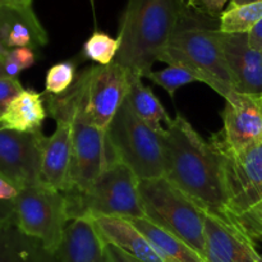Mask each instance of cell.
I'll list each match as a JSON object with an SVG mask.
<instances>
[{"label": "cell", "instance_id": "21", "mask_svg": "<svg viewBox=\"0 0 262 262\" xmlns=\"http://www.w3.org/2000/svg\"><path fill=\"white\" fill-rule=\"evenodd\" d=\"M137 228L138 232L147 239L163 262H206L200 253L187 243L158 227L146 217L127 219Z\"/></svg>", "mask_w": 262, "mask_h": 262}, {"label": "cell", "instance_id": "35", "mask_svg": "<svg viewBox=\"0 0 262 262\" xmlns=\"http://www.w3.org/2000/svg\"><path fill=\"white\" fill-rule=\"evenodd\" d=\"M256 2H262V0H232L229 3V5H242V4H248V3H256Z\"/></svg>", "mask_w": 262, "mask_h": 262}, {"label": "cell", "instance_id": "19", "mask_svg": "<svg viewBox=\"0 0 262 262\" xmlns=\"http://www.w3.org/2000/svg\"><path fill=\"white\" fill-rule=\"evenodd\" d=\"M0 262H59V258L14 222H8L0 224Z\"/></svg>", "mask_w": 262, "mask_h": 262}, {"label": "cell", "instance_id": "1", "mask_svg": "<svg viewBox=\"0 0 262 262\" xmlns=\"http://www.w3.org/2000/svg\"><path fill=\"white\" fill-rule=\"evenodd\" d=\"M165 178L178 187L206 215L241 228L228 205L222 159L191 123L177 115L165 127ZM242 229V228H241Z\"/></svg>", "mask_w": 262, "mask_h": 262}, {"label": "cell", "instance_id": "32", "mask_svg": "<svg viewBox=\"0 0 262 262\" xmlns=\"http://www.w3.org/2000/svg\"><path fill=\"white\" fill-rule=\"evenodd\" d=\"M248 43L252 49L262 51V19L248 33Z\"/></svg>", "mask_w": 262, "mask_h": 262}, {"label": "cell", "instance_id": "7", "mask_svg": "<svg viewBox=\"0 0 262 262\" xmlns=\"http://www.w3.org/2000/svg\"><path fill=\"white\" fill-rule=\"evenodd\" d=\"M107 135L120 163L125 164L140 181L165 176V133L155 132L145 124L127 101L107 128Z\"/></svg>", "mask_w": 262, "mask_h": 262}, {"label": "cell", "instance_id": "18", "mask_svg": "<svg viewBox=\"0 0 262 262\" xmlns=\"http://www.w3.org/2000/svg\"><path fill=\"white\" fill-rule=\"evenodd\" d=\"M56 256L59 262H107L105 243L90 219L69 222Z\"/></svg>", "mask_w": 262, "mask_h": 262}, {"label": "cell", "instance_id": "31", "mask_svg": "<svg viewBox=\"0 0 262 262\" xmlns=\"http://www.w3.org/2000/svg\"><path fill=\"white\" fill-rule=\"evenodd\" d=\"M105 253H106L107 262H145L124 252V251L119 250V248L114 247V246L106 245V243H105Z\"/></svg>", "mask_w": 262, "mask_h": 262}, {"label": "cell", "instance_id": "11", "mask_svg": "<svg viewBox=\"0 0 262 262\" xmlns=\"http://www.w3.org/2000/svg\"><path fill=\"white\" fill-rule=\"evenodd\" d=\"M38 132L0 128V176L18 189L41 184V143Z\"/></svg>", "mask_w": 262, "mask_h": 262}, {"label": "cell", "instance_id": "6", "mask_svg": "<svg viewBox=\"0 0 262 262\" xmlns=\"http://www.w3.org/2000/svg\"><path fill=\"white\" fill-rule=\"evenodd\" d=\"M145 217L205 258V212L165 177L140 181Z\"/></svg>", "mask_w": 262, "mask_h": 262}, {"label": "cell", "instance_id": "34", "mask_svg": "<svg viewBox=\"0 0 262 262\" xmlns=\"http://www.w3.org/2000/svg\"><path fill=\"white\" fill-rule=\"evenodd\" d=\"M0 7L9 8H32V0H0Z\"/></svg>", "mask_w": 262, "mask_h": 262}, {"label": "cell", "instance_id": "3", "mask_svg": "<svg viewBox=\"0 0 262 262\" xmlns=\"http://www.w3.org/2000/svg\"><path fill=\"white\" fill-rule=\"evenodd\" d=\"M130 86V72L113 61L109 66H94L77 76L71 89L63 95L43 92L48 114L77 117L101 130H107L124 104Z\"/></svg>", "mask_w": 262, "mask_h": 262}, {"label": "cell", "instance_id": "37", "mask_svg": "<svg viewBox=\"0 0 262 262\" xmlns=\"http://www.w3.org/2000/svg\"><path fill=\"white\" fill-rule=\"evenodd\" d=\"M5 76V72H4V67H3V61L2 58H0V77Z\"/></svg>", "mask_w": 262, "mask_h": 262}, {"label": "cell", "instance_id": "10", "mask_svg": "<svg viewBox=\"0 0 262 262\" xmlns=\"http://www.w3.org/2000/svg\"><path fill=\"white\" fill-rule=\"evenodd\" d=\"M118 161L107 130L72 117V160L66 192L83 191Z\"/></svg>", "mask_w": 262, "mask_h": 262}, {"label": "cell", "instance_id": "14", "mask_svg": "<svg viewBox=\"0 0 262 262\" xmlns=\"http://www.w3.org/2000/svg\"><path fill=\"white\" fill-rule=\"evenodd\" d=\"M206 262H262L255 242L241 228L205 215Z\"/></svg>", "mask_w": 262, "mask_h": 262}, {"label": "cell", "instance_id": "38", "mask_svg": "<svg viewBox=\"0 0 262 262\" xmlns=\"http://www.w3.org/2000/svg\"><path fill=\"white\" fill-rule=\"evenodd\" d=\"M187 2H188V0H186V3H187Z\"/></svg>", "mask_w": 262, "mask_h": 262}, {"label": "cell", "instance_id": "36", "mask_svg": "<svg viewBox=\"0 0 262 262\" xmlns=\"http://www.w3.org/2000/svg\"><path fill=\"white\" fill-rule=\"evenodd\" d=\"M8 50H9V49H7L4 45H3L2 42H0V58H3V56H4L5 54H7Z\"/></svg>", "mask_w": 262, "mask_h": 262}, {"label": "cell", "instance_id": "4", "mask_svg": "<svg viewBox=\"0 0 262 262\" xmlns=\"http://www.w3.org/2000/svg\"><path fill=\"white\" fill-rule=\"evenodd\" d=\"M183 18L168 45L159 54L158 61L188 69L196 74L200 82L227 99L234 91V86L220 42L219 30L186 26Z\"/></svg>", "mask_w": 262, "mask_h": 262}, {"label": "cell", "instance_id": "22", "mask_svg": "<svg viewBox=\"0 0 262 262\" xmlns=\"http://www.w3.org/2000/svg\"><path fill=\"white\" fill-rule=\"evenodd\" d=\"M125 101L136 117L140 118L145 124L155 132L161 135L165 133V127L171 122V118L151 89L143 84L142 77L130 73L129 92Z\"/></svg>", "mask_w": 262, "mask_h": 262}, {"label": "cell", "instance_id": "17", "mask_svg": "<svg viewBox=\"0 0 262 262\" xmlns=\"http://www.w3.org/2000/svg\"><path fill=\"white\" fill-rule=\"evenodd\" d=\"M97 234L106 245H112L145 262H163L150 243L127 219L97 216L91 219Z\"/></svg>", "mask_w": 262, "mask_h": 262}, {"label": "cell", "instance_id": "26", "mask_svg": "<svg viewBox=\"0 0 262 262\" xmlns=\"http://www.w3.org/2000/svg\"><path fill=\"white\" fill-rule=\"evenodd\" d=\"M77 66L73 60L60 61L50 67L45 77L46 94L59 96L68 91L76 81Z\"/></svg>", "mask_w": 262, "mask_h": 262}, {"label": "cell", "instance_id": "20", "mask_svg": "<svg viewBox=\"0 0 262 262\" xmlns=\"http://www.w3.org/2000/svg\"><path fill=\"white\" fill-rule=\"evenodd\" d=\"M48 115L43 96L35 90H23L0 118V128L17 132H38Z\"/></svg>", "mask_w": 262, "mask_h": 262}, {"label": "cell", "instance_id": "13", "mask_svg": "<svg viewBox=\"0 0 262 262\" xmlns=\"http://www.w3.org/2000/svg\"><path fill=\"white\" fill-rule=\"evenodd\" d=\"M220 42L229 67L234 91L262 95V51L248 43V33H223Z\"/></svg>", "mask_w": 262, "mask_h": 262}, {"label": "cell", "instance_id": "27", "mask_svg": "<svg viewBox=\"0 0 262 262\" xmlns=\"http://www.w3.org/2000/svg\"><path fill=\"white\" fill-rule=\"evenodd\" d=\"M2 61L5 76L18 78L20 72L31 68L36 63V54L35 50L30 48L9 49Z\"/></svg>", "mask_w": 262, "mask_h": 262}, {"label": "cell", "instance_id": "25", "mask_svg": "<svg viewBox=\"0 0 262 262\" xmlns=\"http://www.w3.org/2000/svg\"><path fill=\"white\" fill-rule=\"evenodd\" d=\"M145 77L158 86L166 90L171 97L176 95L179 87L186 86L192 82H200L196 74L189 72L188 69L176 66H168L165 69H160V71H151Z\"/></svg>", "mask_w": 262, "mask_h": 262}, {"label": "cell", "instance_id": "30", "mask_svg": "<svg viewBox=\"0 0 262 262\" xmlns=\"http://www.w3.org/2000/svg\"><path fill=\"white\" fill-rule=\"evenodd\" d=\"M232 0H188L187 7L209 17H220L227 3Z\"/></svg>", "mask_w": 262, "mask_h": 262}, {"label": "cell", "instance_id": "24", "mask_svg": "<svg viewBox=\"0 0 262 262\" xmlns=\"http://www.w3.org/2000/svg\"><path fill=\"white\" fill-rule=\"evenodd\" d=\"M119 40L101 31H95L83 45V55L97 66H109L117 58Z\"/></svg>", "mask_w": 262, "mask_h": 262}, {"label": "cell", "instance_id": "28", "mask_svg": "<svg viewBox=\"0 0 262 262\" xmlns=\"http://www.w3.org/2000/svg\"><path fill=\"white\" fill-rule=\"evenodd\" d=\"M238 224L253 242H262V201L239 215Z\"/></svg>", "mask_w": 262, "mask_h": 262}, {"label": "cell", "instance_id": "39", "mask_svg": "<svg viewBox=\"0 0 262 262\" xmlns=\"http://www.w3.org/2000/svg\"><path fill=\"white\" fill-rule=\"evenodd\" d=\"M261 99H262V95H261Z\"/></svg>", "mask_w": 262, "mask_h": 262}, {"label": "cell", "instance_id": "2", "mask_svg": "<svg viewBox=\"0 0 262 262\" xmlns=\"http://www.w3.org/2000/svg\"><path fill=\"white\" fill-rule=\"evenodd\" d=\"M187 12L186 0H128L120 23L115 63L145 77Z\"/></svg>", "mask_w": 262, "mask_h": 262}, {"label": "cell", "instance_id": "8", "mask_svg": "<svg viewBox=\"0 0 262 262\" xmlns=\"http://www.w3.org/2000/svg\"><path fill=\"white\" fill-rule=\"evenodd\" d=\"M13 222L25 234L56 253L71 222L66 196L43 183L19 189L14 201Z\"/></svg>", "mask_w": 262, "mask_h": 262}, {"label": "cell", "instance_id": "16", "mask_svg": "<svg viewBox=\"0 0 262 262\" xmlns=\"http://www.w3.org/2000/svg\"><path fill=\"white\" fill-rule=\"evenodd\" d=\"M49 36L32 8L0 7V42L7 49L45 46Z\"/></svg>", "mask_w": 262, "mask_h": 262}, {"label": "cell", "instance_id": "33", "mask_svg": "<svg viewBox=\"0 0 262 262\" xmlns=\"http://www.w3.org/2000/svg\"><path fill=\"white\" fill-rule=\"evenodd\" d=\"M14 219V205L0 204V224L13 222Z\"/></svg>", "mask_w": 262, "mask_h": 262}, {"label": "cell", "instance_id": "12", "mask_svg": "<svg viewBox=\"0 0 262 262\" xmlns=\"http://www.w3.org/2000/svg\"><path fill=\"white\" fill-rule=\"evenodd\" d=\"M220 133L223 142L232 150H243L262 143V99L261 95L233 91L225 99Z\"/></svg>", "mask_w": 262, "mask_h": 262}, {"label": "cell", "instance_id": "5", "mask_svg": "<svg viewBox=\"0 0 262 262\" xmlns=\"http://www.w3.org/2000/svg\"><path fill=\"white\" fill-rule=\"evenodd\" d=\"M140 179L125 164L115 163L83 191L63 192L69 220L115 216L145 217Z\"/></svg>", "mask_w": 262, "mask_h": 262}, {"label": "cell", "instance_id": "23", "mask_svg": "<svg viewBox=\"0 0 262 262\" xmlns=\"http://www.w3.org/2000/svg\"><path fill=\"white\" fill-rule=\"evenodd\" d=\"M217 30L223 33H250L262 19V2L229 5L220 15Z\"/></svg>", "mask_w": 262, "mask_h": 262}, {"label": "cell", "instance_id": "9", "mask_svg": "<svg viewBox=\"0 0 262 262\" xmlns=\"http://www.w3.org/2000/svg\"><path fill=\"white\" fill-rule=\"evenodd\" d=\"M211 142L222 159L229 210L238 219L262 201V143L237 151L228 147L219 135Z\"/></svg>", "mask_w": 262, "mask_h": 262}, {"label": "cell", "instance_id": "29", "mask_svg": "<svg viewBox=\"0 0 262 262\" xmlns=\"http://www.w3.org/2000/svg\"><path fill=\"white\" fill-rule=\"evenodd\" d=\"M22 84L18 78L3 76L0 77V118L8 109L10 102L23 91Z\"/></svg>", "mask_w": 262, "mask_h": 262}, {"label": "cell", "instance_id": "15", "mask_svg": "<svg viewBox=\"0 0 262 262\" xmlns=\"http://www.w3.org/2000/svg\"><path fill=\"white\" fill-rule=\"evenodd\" d=\"M56 129L41 143V182L66 192L72 160V118H56Z\"/></svg>", "mask_w": 262, "mask_h": 262}]
</instances>
